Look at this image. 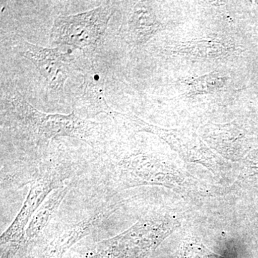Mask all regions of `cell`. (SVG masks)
Instances as JSON below:
<instances>
[{"instance_id":"6da1fadb","label":"cell","mask_w":258,"mask_h":258,"mask_svg":"<svg viewBox=\"0 0 258 258\" xmlns=\"http://www.w3.org/2000/svg\"><path fill=\"white\" fill-rule=\"evenodd\" d=\"M4 111L11 124L32 138L46 142L57 137L80 139L94 147L101 131V124L71 114L42 113L34 108L17 90L5 93Z\"/></svg>"},{"instance_id":"7a4b0ae2","label":"cell","mask_w":258,"mask_h":258,"mask_svg":"<svg viewBox=\"0 0 258 258\" xmlns=\"http://www.w3.org/2000/svg\"><path fill=\"white\" fill-rule=\"evenodd\" d=\"M111 15L112 7L101 5L79 14L57 17L50 30L51 45H68L82 51L84 55H93L101 43Z\"/></svg>"},{"instance_id":"3957f363","label":"cell","mask_w":258,"mask_h":258,"mask_svg":"<svg viewBox=\"0 0 258 258\" xmlns=\"http://www.w3.org/2000/svg\"><path fill=\"white\" fill-rule=\"evenodd\" d=\"M167 232L165 222H139L119 235L93 244L83 252L82 258H146Z\"/></svg>"},{"instance_id":"277c9868","label":"cell","mask_w":258,"mask_h":258,"mask_svg":"<svg viewBox=\"0 0 258 258\" xmlns=\"http://www.w3.org/2000/svg\"><path fill=\"white\" fill-rule=\"evenodd\" d=\"M62 179L55 171H49L32 182L30 191L14 221L0 237L1 258L20 257L25 230L35 212L53 190L62 186Z\"/></svg>"},{"instance_id":"5b68a950","label":"cell","mask_w":258,"mask_h":258,"mask_svg":"<svg viewBox=\"0 0 258 258\" xmlns=\"http://www.w3.org/2000/svg\"><path fill=\"white\" fill-rule=\"evenodd\" d=\"M20 55L35 64L51 89L62 92L69 78L71 58L60 47H45L24 41L20 44Z\"/></svg>"},{"instance_id":"8992f818","label":"cell","mask_w":258,"mask_h":258,"mask_svg":"<svg viewBox=\"0 0 258 258\" xmlns=\"http://www.w3.org/2000/svg\"><path fill=\"white\" fill-rule=\"evenodd\" d=\"M113 212L112 210L98 212L92 217L73 224L64 227L60 233L56 235L54 238L40 251L37 257L35 258H62L64 254L74 244L90 235L94 231L97 225L106 215Z\"/></svg>"},{"instance_id":"52a82bcc","label":"cell","mask_w":258,"mask_h":258,"mask_svg":"<svg viewBox=\"0 0 258 258\" xmlns=\"http://www.w3.org/2000/svg\"><path fill=\"white\" fill-rule=\"evenodd\" d=\"M69 186L63 184L60 187L53 190L34 214L25 230L20 257L18 258L27 255V247L37 238V236L40 235V232L46 227L51 217L55 214L64 197L69 192Z\"/></svg>"},{"instance_id":"ba28073f","label":"cell","mask_w":258,"mask_h":258,"mask_svg":"<svg viewBox=\"0 0 258 258\" xmlns=\"http://www.w3.org/2000/svg\"><path fill=\"white\" fill-rule=\"evenodd\" d=\"M159 23L147 7L138 4L123 22L120 34L123 39L134 45L144 43L159 30Z\"/></svg>"},{"instance_id":"9c48e42d","label":"cell","mask_w":258,"mask_h":258,"mask_svg":"<svg viewBox=\"0 0 258 258\" xmlns=\"http://www.w3.org/2000/svg\"><path fill=\"white\" fill-rule=\"evenodd\" d=\"M83 103L89 108V111L95 115L106 113L109 115L113 110L107 103L104 93L99 86H97L89 79L85 80V88L83 90Z\"/></svg>"},{"instance_id":"30bf717a","label":"cell","mask_w":258,"mask_h":258,"mask_svg":"<svg viewBox=\"0 0 258 258\" xmlns=\"http://www.w3.org/2000/svg\"><path fill=\"white\" fill-rule=\"evenodd\" d=\"M20 258H35V257H32V256H30V255H27V256H25V257H20Z\"/></svg>"}]
</instances>
